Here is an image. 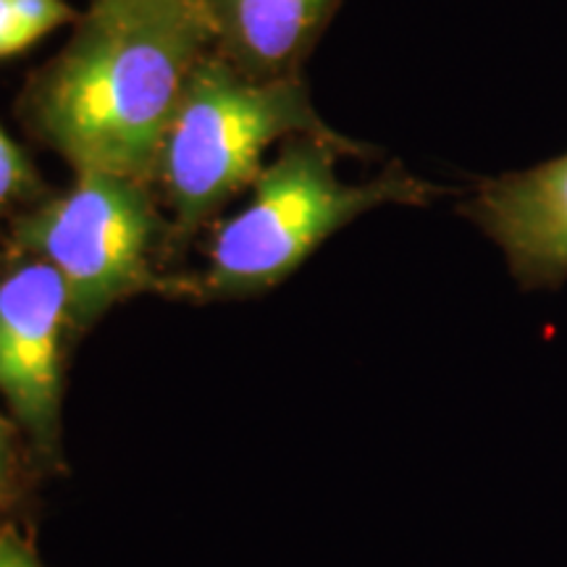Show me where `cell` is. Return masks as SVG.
Returning <instances> with one entry per match:
<instances>
[{"label": "cell", "mask_w": 567, "mask_h": 567, "mask_svg": "<svg viewBox=\"0 0 567 567\" xmlns=\"http://www.w3.org/2000/svg\"><path fill=\"white\" fill-rule=\"evenodd\" d=\"M210 51L200 0H90L66 45L27 76L17 118L74 174L155 184L163 140Z\"/></svg>", "instance_id": "obj_1"}, {"label": "cell", "mask_w": 567, "mask_h": 567, "mask_svg": "<svg viewBox=\"0 0 567 567\" xmlns=\"http://www.w3.org/2000/svg\"><path fill=\"white\" fill-rule=\"evenodd\" d=\"M352 140L292 137L281 142L250 187V200L208 231L205 264L176 274L166 300L231 302L260 297L287 281L305 260L368 210L381 205H429L444 195L400 163L363 184L342 182L337 161L368 155Z\"/></svg>", "instance_id": "obj_2"}, {"label": "cell", "mask_w": 567, "mask_h": 567, "mask_svg": "<svg viewBox=\"0 0 567 567\" xmlns=\"http://www.w3.org/2000/svg\"><path fill=\"white\" fill-rule=\"evenodd\" d=\"M347 140L318 116L302 76L255 80L210 51L195 69L166 140L155 189L174 226V255L184 258L200 234L258 179L274 145L300 137Z\"/></svg>", "instance_id": "obj_3"}, {"label": "cell", "mask_w": 567, "mask_h": 567, "mask_svg": "<svg viewBox=\"0 0 567 567\" xmlns=\"http://www.w3.org/2000/svg\"><path fill=\"white\" fill-rule=\"evenodd\" d=\"M0 245L59 268L84 337L132 297H166L182 274L158 189L124 174L76 172L69 187L19 213Z\"/></svg>", "instance_id": "obj_4"}, {"label": "cell", "mask_w": 567, "mask_h": 567, "mask_svg": "<svg viewBox=\"0 0 567 567\" xmlns=\"http://www.w3.org/2000/svg\"><path fill=\"white\" fill-rule=\"evenodd\" d=\"M82 337L59 268L34 252L0 245V400L48 481L69 471L63 396Z\"/></svg>", "instance_id": "obj_5"}, {"label": "cell", "mask_w": 567, "mask_h": 567, "mask_svg": "<svg viewBox=\"0 0 567 567\" xmlns=\"http://www.w3.org/2000/svg\"><path fill=\"white\" fill-rule=\"evenodd\" d=\"M460 213L499 245L526 292L567 281V155L481 182Z\"/></svg>", "instance_id": "obj_6"}, {"label": "cell", "mask_w": 567, "mask_h": 567, "mask_svg": "<svg viewBox=\"0 0 567 567\" xmlns=\"http://www.w3.org/2000/svg\"><path fill=\"white\" fill-rule=\"evenodd\" d=\"M213 51L255 80L302 76L339 0H200Z\"/></svg>", "instance_id": "obj_7"}, {"label": "cell", "mask_w": 567, "mask_h": 567, "mask_svg": "<svg viewBox=\"0 0 567 567\" xmlns=\"http://www.w3.org/2000/svg\"><path fill=\"white\" fill-rule=\"evenodd\" d=\"M45 481L19 425L0 410V517L38 530L40 486Z\"/></svg>", "instance_id": "obj_8"}, {"label": "cell", "mask_w": 567, "mask_h": 567, "mask_svg": "<svg viewBox=\"0 0 567 567\" xmlns=\"http://www.w3.org/2000/svg\"><path fill=\"white\" fill-rule=\"evenodd\" d=\"M53 193L30 155L0 126V239L19 213L34 208Z\"/></svg>", "instance_id": "obj_9"}, {"label": "cell", "mask_w": 567, "mask_h": 567, "mask_svg": "<svg viewBox=\"0 0 567 567\" xmlns=\"http://www.w3.org/2000/svg\"><path fill=\"white\" fill-rule=\"evenodd\" d=\"M0 567H45L34 547V530L9 517H0Z\"/></svg>", "instance_id": "obj_10"}, {"label": "cell", "mask_w": 567, "mask_h": 567, "mask_svg": "<svg viewBox=\"0 0 567 567\" xmlns=\"http://www.w3.org/2000/svg\"><path fill=\"white\" fill-rule=\"evenodd\" d=\"M34 42H38V38L21 21L13 0H0V61L24 53Z\"/></svg>", "instance_id": "obj_11"}]
</instances>
